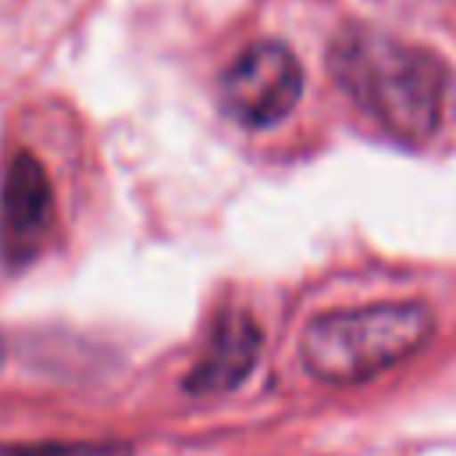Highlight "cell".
Returning <instances> with one entry per match:
<instances>
[{
	"mask_svg": "<svg viewBox=\"0 0 456 456\" xmlns=\"http://www.w3.org/2000/svg\"><path fill=\"white\" fill-rule=\"evenodd\" d=\"M18 456H132V449L121 442H43L21 449Z\"/></svg>",
	"mask_w": 456,
	"mask_h": 456,
	"instance_id": "8992f818",
	"label": "cell"
},
{
	"mask_svg": "<svg viewBox=\"0 0 456 456\" xmlns=\"http://www.w3.org/2000/svg\"><path fill=\"white\" fill-rule=\"evenodd\" d=\"M328 68L338 89L392 139L424 146L442 132L449 71L431 50L370 25H349L335 36Z\"/></svg>",
	"mask_w": 456,
	"mask_h": 456,
	"instance_id": "6da1fadb",
	"label": "cell"
},
{
	"mask_svg": "<svg viewBox=\"0 0 456 456\" xmlns=\"http://www.w3.org/2000/svg\"><path fill=\"white\" fill-rule=\"evenodd\" d=\"M0 367H4V338H0Z\"/></svg>",
	"mask_w": 456,
	"mask_h": 456,
	"instance_id": "52a82bcc",
	"label": "cell"
},
{
	"mask_svg": "<svg viewBox=\"0 0 456 456\" xmlns=\"http://www.w3.org/2000/svg\"><path fill=\"white\" fill-rule=\"evenodd\" d=\"M303 96V68L285 43L260 39L235 53L221 71V110L246 128H271L292 114Z\"/></svg>",
	"mask_w": 456,
	"mask_h": 456,
	"instance_id": "3957f363",
	"label": "cell"
},
{
	"mask_svg": "<svg viewBox=\"0 0 456 456\" xmlns=\"http://www.w3.org/2000/svg\"><path fill=\"white\" fill-rule=\"evenodd\" d=\"M260 356V328L249 314L228 310L217 317L214 331L207 335L203 353L196 356L185 388L192 395H224L235 392L256 367Z\"/></svg>",
	"mask_w": 456,
	"mask_h": 456,
	"instance_id": "5b68a950",
	"label": "cell"
},
{
	"mask_svg": "<svg viewBox=\"0 0 456 456\" xmlns=\"http://www.w3.org/2000/svg\"><path fill=\"white\" fill-rule=\"evenodd\" d=\"M431 331L435 314L417 299L331 310L306 324L299 356L324 385H360L420 353Z\"/></svg>",
	"mask_w": 456,
	"mask_h": 456,
	"instance_id": "7a4b0ae2",
	"label": "cell"
},
{
	"mask_svg": "<svg viewBox=\"0 0 456 456\" xmlns=\"http://www.w3.org/2000/svg\"><path fill=\"white\" fill-rule=\"evenodd\" d=\"M57 228L46 167L32 153H14L0 185V260L7 271L28 267Z\"/></svg>",
	"mask_w": 456,
	"mask_h": 456,
	"instance_id": "277c9868",
	"label": "cell"
}]
</instances>
